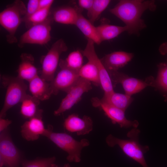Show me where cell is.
<instances>
[{"label": "cell", "instance_id": "cell-24", "mask_svg": "<svg viewBox=\"0 0 167 167\" xmlns=\"http://www.w3.org/2000/svg\"><path fill=\"white\" fill-rule=\"evenodd\" d=\"M80 77L90 82L96 86H100L99 73L96 66L92 62L88 61L83 65L79 71Z\"/></svg>", "mask_w": 167, "mask_h": 167}, {"label": "cell", "instance_id": "cell-13", "mask_svg": "<svg viewBox=\"0 0 167 167\" xmlns=\"http://www.w3.org/2000/svg\"><path fill=\"white\" fill-rule=\"evenodd\" d=\"M60 67L61 70L54 79L50 82L52 95H55L61 91L66 92L80 78L79 71L64 67Z\"/></svg>", "mask_w": 167, "mask_h": 167}, {"label": "cell", "instance_id": "cell-18", "mask_svg": "<svg viewBox=\"0 0 167 167\" xmlns=\"http://www.w3.org/2000/svg\"><path fill=\"white\" fill-rule=\"evenodd\" d=\"M29 82V89L32 95L40 101L49 99L52 95L50 83L38 75Z\"/></svg>", "mask_w": 167, "mask_h": 167}, {"label": "cell", "instance_id": "cell-20", "mask_svg": "<svg viewBox=\"0 0 167 167\" xmlns=\"http://www.w3.org/2000/svg\"><path fill=\"white\" fill-rule=\"evenodd\" d=\"M80 12L71 6H62L54 11L52 18L58 23L75 25Z\"/></svg>", "mask_w": 167, "mask_h": 167}, {"label": "cell", "instance_id": "cell-14", "mask_svg": "<svg viewBox=\"0 0 167 167\" xmlns=\"http://www.w3.org/2000/svg\"><path fill=\"white\" fill-rule=\"evenodd\" d=\"M63 126L68 131L75 132L77 135H84L89 134L93 129V122L91 118L84 115L79 118L76 114L73 113L66 118Z\"/></svg>", "mask_w": 167, "mask_h": 167}, {"label": "cell", "instance_id": "cell-34", "mask_svg": "<svg viewBox=\"0 0 167 167\" xmlns=\"http://www.w3.org/2000/svg\"><path fill=\"white\" fill-rule=\"evenodd\" d=\"M159 50L160 54L162 55L167 54V42L162 44L159 47Z\"/></svg>", "mask_w": 167, "mask_h": 167}, {"label": "cell", "instance_id": "cell-11", "mask_svg": "<svg viewBox=\"0 0 167 167\" xmlns=\"http://www.w3.org/2000/svg\"><path fill=\"white\" fill-rule=\"evenodd\" d=\"M113 87L117 84H121L125 94L131 96L139 92L147 86H152L154 79L150 77L144 81L130 77L118 71L108 72Z\"/></svg>", "mask_w": 167, "mask_h": 167}, {"label": "cell", "instance_id": "cell-33", "mask_svg": "<svg viewBox=\"0 0 167 167\" xmlns=\"http://www.w3.org/2000/svg\"><path fill=\"white\" fill-rule=\"evenodd\" d=\"M54 2L53 0H39L38 10L51 6Z\"/></svg>", "mask_w": 167, "mask_h": 167}, {"label": "cell", "instance_id": "cell-8", "mask_svg": "<svg viewBox=\"0 0 167 167\" xmlns=\"http://www.w3.org/2000/svg\"><path fill=\"white\" fill-rule=\"evenodd\" d=\"M92 83L87 80L80 77L76 83L66 92V96L63 98L57 109L54 114L59 116L71 109L80 100L82 95L91 90Z\"/></svg>", "mask_w": 167, "mask_h": 167}, {"label": "cell", "instance_id": "cell-30", "mask_svg": "<svg viewBox=\"0 0 167 167\" xmlns=\"http://www.w3.org/2000/svg\"><path fill=\"white\" fill-rule=\"evenodd\" d=\"M39 1V0H29L26 7V11L23 22L38 10Z\"/></svg>", "mask_w": 167, "mask_h": 167}, {"label": "cell", "instance_id": "cell-2", "mask_svg": "<svg viewBox=\"0 0 167 167\" xmlns=\"http://www.w3.org/2000/svg\"><path fill=\"white\" fill-rule=\"evenodd\" d=\"M140 130L133 128L127 134V139L117 138L111 134L108 135L105 139L108 145L113 147L117 145L128 157L137 162L143 167H149L145 160L144 154L149 149L148 145L143 146L139 143Z\"/></svg>", "mask_w": 167, "mask_h": 167}, {"label": "cell", "instance_id": "cell-7", "mask_svg": "<svg viewBox=\"0 0 167 167\" xmlns=\"http://www.w3.org/2000/svg\"><path fill=\"white\" fill-rule=\"evenodd\" d=\"M53 19L49 17L44 22L31 27L21 36L18 46L22 48L26 44L44 45L51 39L50 32Z\"/></svg>", "mask_w": 167, "mask_h": 167}, {"label": "cell", "instance_id": "cell-28", "mask_svg": "<svg viewBox=\"0 0 167 167\" xmlns=\"http://www.w3.org/2000/svg\"><path fill=\"white\" fill-rule=\"evenodd\" d=\"M51 6L38 10L34 13L24 22L27 28L28 29L32 26L42 23L49 17V14Z\"/></svg>", "mask_w": 167, "mask_h": 167}, {"label": "cell", "instance_id": "cell-25", "mask_svg": "<svg viewBox=\"0 0 167 167\" xmlns=\"http://www.w3.org/2000/svg\"><path fill=\"white\" fill-rule=\"evenodd\" d=\"M83 55L79 50L74 51L70 53L65 60H60L59 66L79 71L83 66Z\"/></svg>", "mask_w": 167, "mask_h": 167}, {"label": "cell", "instance_id": "cell-35", "mask_svg": "<svg viewBox=\"0 0 167 167\" xmlns=\"http://www.w3.org/2000/svg\"><path fill=\"white\" fill-rule=\"evenodd\" d=\"M51 167H60L58 166V165H56V164H55L54 163L53 164ZM62 167H71L70 165L68 164H65L64 166Z\"/></svg>", "mask_w": 167, "mask_h": 167}, {"label": "cell", "instance_id": "cell-27", "mask_svg": "<svg viewBox=\"0 0 167 167\" xmlns=\"http://www.w3.org/2000/svg\"><path fill=\"white\" fill-rule=\"evenodd\" d=\"M110 2L109 0H94L92 7L88 11V20L93 24L106 8Z\"/></svg>", "mask_w": 167, "mask_h": 167}, {"label": "cell", "instance_id": "cell-21", "mask_svg": "<svg viewBox=\"0 0 167 167\" xmlns=\"http://www.w3.org/2000/svg\"><path fill=\"white\" fill-rule=\"evenodd\" d=\"M75 25L87 38L99 45L102 42L96 27L89 20L85 18L80 12L75 24Z\"/></svg>", "mask_w": 167, "mask_h": 167}, {"label": "cell", "instance_id": "cell-1", "mask_svg": "<svg viewBox=\"0 0 167 167\" xmlns=\"http://www.w3.org/2000/svg\"><path fill=\"white\" fill-rule=\"evenodd\" d=\"M156 7L153 0H122L109 11L125 24L129 34L138 35L146 26L141 18L143 14L147 10L155 11Z\"/></svg>", "mask_w": 167, "mask_h": 167}, {"label": "cell", "instance_id": "cell-9", "mask_svg": "<svg viewBox=\"0 0 167 167\" xmlns=\"http://www.w3.org/2000/svg\"><path fill=\"white\" fill-rule=\"evenodd\" d=\"M94 44L93 41L88 39L85 48L82 53L88 61L93 62L97 67L100 75V86L104 91V94H109L114 91V87L108 71L96 52Z\"/></svg>", "mask_w": 167, "mask_h": 167}, {"label": "cell", "instance_id": "cell-10", "mask_svg": "<svg viewBox=\"0 0 167 167\" xmlns=\"http://www.w3.org/2000/svg\"><path fill=\"white\" fill-rule=\"evenodd\" d=\"M20 160L19 151L5 130L0 135V167H17Z\"/></svg>", "mask_w": 167, "mask_h": 167}, {"label": "cell", "instance_id": "cell-5", "mask_svg": "<svg viewBox=\"0 0 167 167\" xmlns=\"http://www.w3.org/2000/svg\"><path fill=\"white\" fill-rule=\"evenodd\" d=\"M1 83L6 91L3 105L0 112V118H4L7 111L21 102L27 95L28 86L24 80L17 76L2 75Z\"/></svg>", "mask_w": 167, "mask_h": 167}, {"label": "cell", "instance_id": "cell-26", "mask_svg": "<svg viewBox=\"0 0 167 167\" xmlns=\"http://www.w3.org/2000/svg\"><path fill=\"white\" fill-rule=\"evenodd\" d=\"M157 77L154 80L152 86L161 92L167 99V61L158 66Z\"/></svg>", "mask_w": 167, "mask_h": 167}, {"label": "cell", "instance_id": "cell-22", "mask_svg": "<svg viewBox=\"0 0 167 167\" xmlns=\"http://www.w3.org/2000/svg\"><path fill=\"white\" fill-rule=\"evenodd\" d=\"M101 100L107 104L120 109L125 112L133 101L131 96L114 91L104 94Z\"/></svg>", "mask_w": 167, "mask_h": 167}, {"label": "cell", "instance_id": "cell-15", "mask_svg": "<svg viewBox=\"0 0 167 167\" xmlns=\"http://www.w3.org/2000/svg\"><path fill=\"white\" fill-rule=\"evenodd\" d=\"M46 129L42 120V115L38 116L29 119L21 126V133L23 138L28 141L38 139L43 135Z\"/></svg>", "mask_w": 167, "mask_h": 167}, {"label": "cell", "instance_id": "cell-4", "mask_svg": "<svg viewBox=\"0 0 167 167\" xmlns=\"http://www.w3.org/2000/svg\"><path fill=\"white\" fill-rule=\"evenodd\" d=\"M26 7L24 2L16 0L7 6L0 13V24L7 32L6 40L9 44L17 43L15 36L17 29L24 22Z\"/></svg>", "mask_w": 167, "mask_h": 167}, {"label": "cell", "instance_id": "cell-6", "mask_svg": "<svg viewBox=\"0 0 167 167\" xmlns=\"http://www.w3.org/2000/svg\"><path fill=\"white\" fill-rule=\"evenodd\" d=\"M67 47L63 40L60 39L52 45L42 60L41 77L47 82L52 81L59 65L61 54L67 50Z\"/></svg>", "mask_w": 167, "mask_h": 167}, {"label": "cell", "instance_id": "cell-17", "mask_svg": "<svg viewBox=\"0 0 167 167\" xmlns=\"http://www.w3.org/2000/svg\"><path fill=\"white\" fill-rule=\"evenodd\" d=\"M20 62L17 72V77L23 80L28 82L37 76L38 71L34 65V59L31 54L22 53L20 56Z\"/></svg>", "mask_w": 167, "mask_h": 167}, {"label": "cell", "instance_id": "cell-31", "mask_svg": "<svg viewBox=\"0 0 167 167\" xmlns=\"http://www.w3.org/2000/svg\"><path fill=\"white\" fill-rule=\"evenodd\" d=\"M94 0H79L78 3L79 6L82 9L89 11L92 7Z\"/></svg>", "mask_w": 167, "mask_h": 167}, {"label": "cell", "instance_id": "cell-3", "mask_svg": "<svg viewBox=\"0 0 167 167\" xmlns=\"http://www.w3.org/2000/svg\"><path fill=\"white\" fill-rule=\"evenodd\" d=\"M43 136L66 152L68 154L66 159L69 162H80L82 149L90 144L89 141L87 139H83L78 141L66 133L55 132L53 131V128L51 126H49L46 129Z\"/></svg>", "mask_w": 167, "mask_h": 167}, {"label": "cell", "instance_id": "cell-32", "mask_svg": "<svg viewBox=\"0 0 167 167\" xmlns=\"http://www.w3.org/2000/svg\"><path fill=\"white\" fill-rule=\"evenodd\" d=\"M12 123V121L4 118H0V133L6 130V128Z\"/></svg>", "mask_w": 167, "mask_h": 167}, {"label": "cell", "instance_id": "cell-19", "mask_svg": "<svg viewBox=\"0 0 167 167\" xmlns=\"http://www.w3.org/2000/svg\"><path fill=\"white\" fill-rule=\"evenodd\" d=\"M40 101L32 95L27 94L21 102L20 112L24 118L28 119L42 115L43 110L39 108Z\"/></svg>", "mask_w": 167, "mask_h": 167}, {"label": "cell", "instance_id": "cell-12", "mask_svg": "<svg viewBox=\"0 0 167 167\" xmlns=\"http://www.w3.org/2000/svg\"><path fill=\"white\" fill-rule=\"evenodd\" d=\"M91 102L94 107H99L104 111L113 124H118L121 128H126L138 127L139 123L138 121L127 119L125 116V111L123 110L105 103L96 97L93 98Z\"/></svg>", "mask_w": 167, "mask_h": 167}, {"label": "cell", "instance_id": "cell-16", "mask_svg": "<svg viewBox=\"0 0 167 167\" xmlns=\"http://www.w3.org/2000/svg\"><path fill=\"white\" fill-rule=\"evenodd\" d=\"M133 56L132 53L117 51L106 55L101 60L108 72L115 71L126 65Z\"/></svg>", "mask_w": 167, "mask_h": 167}, {"label": "cell", "instance_id": "cell-23", "mask_svg": "<svg viewBox=\"0 0 167 167\" xmlns=\"http://www.w3.org/2000/svg\"><path fill=\"white\" fill-rule=\"evenodd\" d=\"M96 28L101 42L113 39L123 32L127 31L125 26L112 25L106 22L101 24Z\"/></svg>", "mask_w": 167, "mask_h": 167}, {"label": "cell", "instance_id": "cell-29", "mask_svg": "<svg viewBox=\"0 0 167 167\" xmlns=\"http://www.w3.org/2000/svg\"><path fill=\"white\" fill-rule=\"evenodd\" d=\"M55 160L56 158L53 156L31 161H25L22 163V167H51L54 164Z\"/></svg>", "mask_w": 167, "mask_h": 167}]
</instances>
